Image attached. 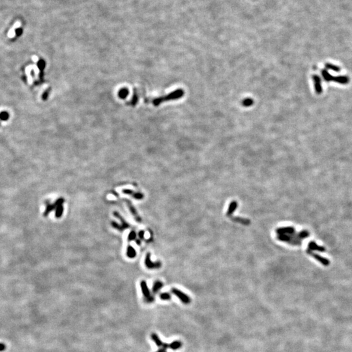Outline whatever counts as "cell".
I'll use <instances>...</instances> for the list:
<instances>
[{"label": "cell", "instance_id": "cell-1", "mask_svg": "<svg viewBox=\"0 0 352 352\" xmlns=\"http://www.w3.org/2000/svg\"><path fill=\"white\" fill-rule=\"evenodd\" d=\"M183 95H184V91H183V89H177V90L174 91L173 92H172L166 96H164L162 97H160V98H157L155 100H153V103H154L155 105H159L160 103L165 102V101L167 100H176L180 99L183 96Z\"/></svg>", "mask_w": 352, "mask_h": 352}, {"label": "cell", "instance_id": "cell-2", "mask_svg": "<svg viewBox=\"0 0 352 352\" xmlns=\"http://www.w3.org/2000/svg\"><path fill=\"white\" fill-rule=\"evenodd\" d=\"M172 292L180 299L181 301L183 303H185V304H189V303H190V299L189 298V297L181 291L176 289V288H173V289L172 290Z\"/></svg>", "mask_w": 352, "mask_h": 352}, {"label": "cell", "instance_id": "cell-3", "mask_svg": "<svg viewBox=\"0 0 352 352\" xmlns=\"http://www.w3.org/2000/svg\"><path fill=\"white\" fill-rule=\"evenodd\" d=\"M145 264L148 269H157L161 267V262H153L150 259V254L148 253L146 256L145 260Z\"/></svg>", "mask_w": 352, "mask_h": 352}, {"label": "cell", "instance_id": "cell-4", "mask_svg": "<svg viewBox=\"0 0 352 352\" xmlns=\"http://www.w3.org/2000/svg\"><path fill=\"white\" fill-rule=\"evenodd\" d=\"M63 202H64V199H63V198H59V199H58L57 201H55V203L54 204L48 205L47 209H46V212H45V215H46L48 213H50L51 211L53 210V209L57 207L58 205H62Z\"/></svg>", "mask_w": 352, "mask_h": 352}, {"label": "cell", "instance_id": "cell-5", "mask_svg": "<svg viewBox=\"0 0 352 352\" xmlns=\"http://www.w3.org/2000/svg\"><path fill=\"white\" fill-rule=\"evenodd\" d=\"M127 205H128V206H129V210L130 211V212H131V213H132V214H133V215L134 216V218H135V219L137 220L138 222H141V220H141V219L140 218L139 215H138V213H137V212H136V209H135V208H134V207L133 206V205L131 204V203H130V202L129 200H128V201H127Z\"/></svg>", "mask_w": 352, "mask_h": 352}, {"label": "cell", "instance_id": "cell-6", "mask_svg": "<svg viewBox=\"0 0 352 352\" xmlns=\"http://www.w3.org/2000/svg\"><path fill=\"white\" fill-rule=\"evenodd\" d=\"M237 205H238V204L235 201H231L229 205V208H228V210L227 211L226 215L228 216H230L232 214H233L234 212L235 211V209H237Z\"/></svg>", "mask_w": 352, "mask_h": 352}, {"label": "cell", "instance_id": "cell-7", "mask_svg": "<svg viewBox=\"0 0 352 352\" xmlns=\"http://www.w3.org/2000/svg\"><path fill=\"white\" fill-rule=\"evenodd\" d=\"M114 216L116 217V218H118V219H119V220H120L121 221V227H122V228H123V230H124L125 229H126V228H129L130 227V225H129V224L128 223H127V222L125 221V220L124 219H123L122 218V216H121L120 215H119L118 212H114Z\"/></svg>", "mask_w": 352, "mask_h": 352}, {"label": "cell", "instance_id": "cell-8", "mask_svg": "<svg viewBox=\"0 0 352 352\" xmlns=\"http://www.w3.org/2000/svg\"><path fill=\"white\" fill-rule=\"evenodd\" d=\"M127 256L130 258H134L136 256V252L132 246L129 245L127 249Z\"/></svg>", "mask_w": 352, "mask_h": 352}, {"label": "cell", "instance_id": "cell-9", "mask_svg": "<svg viewBox=\"0 0 352 352\" xmlns=\"http://www.w3.org/2000/svg\"><path fill=\"white\" fill-rule=\"evenodd\" d=\"M141 288H142V291H143V294L145 296L148 297V299H149V297H150V295H149V290L148 289L147 284H146V282L145 281H142L141 282Z\"/></svg>", "mask_w": 352, "mask_h": 352}, {"label": "cell", "instance_id": "cell-10", "mask_svg": "<svg viewBox=\"0 0 352 352\" xmlns=\"http://www.w3.org/2000/svg\"><path fill=\"white\" fill-rule=\"evenodd\" d=\"M63 207L62 205H59L58 206L56 207V211H55V216L57 217V218H60L61 216V215H63Z\"/></svg>", "mask_w": 352, "mask_h": 352}, {"label": "cell", "instance_id": "cell-11", "mask_svg": "<svg viewBox=\"0 0 352 352\" xmlns=\"http://www.w3.org/2000/svg\"><path fill=\"white\" fill-rule=\"evenodd\" d=\"M182 346V344L181 342L179 341H175L174 342H172V344H170L169 345V348H172V350H177L179 348H180Z\"/></svg>", "mask_w": 352, "mask_h": 352}, {"label": "cell", "instance_id": "cell-12", "mask_svg": "<svg viewBox=\"0 0 352 352\" xmlns=\"http://www.w3.org/2000/svg\"><path fill=\"white\" fill-rule=\"evenodd\" d=\"M163 284L161 282H160V281L155 282L154 285H153V292H155L156 293V292L158 291L160 289V288L163 287Z\"/></svg>", "mask_w": 352, "mask_h": 352}, {"label": "cell", "instance_id": "cell-13", "mask_svg": "<svg viewBox=\"0 0 352 352\" xmlns=\"http://www.w3.org/2000/svg\"><path fill=\"white\" fill-rule=\"evenodd\" d=\"M130 195L132 196L133 197H134V198H135V199H137V200H141V199H142V198H144V195L142 193H140V192H134L133 191V190L132 191V192H131Z\"/></svg>", "mask_w": 352, "mask_h": 352}, {"label": "cell", "instance_id": "cell-14", "mask_svg": "<svg viewBox=\"0 0 352 352\" xmlns=\"http://www.w3.org/2000/svg\"><path fill=\"white\" fill-rule=\"evenodd\" d=\"M136 232L134 231H130L129 235V237H128L129 241L134 240V239H136Z\"/></svg>", "mask_w": 352, "mask_h": 352}, {"label": "cell", "instance_id": "cell-15", "mask_svg": "<svg viewBox=\"0 0 352 352\" xmlns=\"http://www.w3.org/2000/svg\"><path fill=\"white\" fill-rule=\"evenodd\" d=\"M160 298L163 300H168L171 298V295L168 293H163L160 294Z\"/></svg>", "mask_w": 352, "mask_h": 352}, {"label": "cell", "instance_id": "cell-16", "mask_svg": "<svg viewBox=\"0 0 352 352\" xmlns=\"http://www.w3.org/2000/svg\"><path fill=\"white\" fill-rule=\"evenodd\" d=\"M234 220H235V221L239 222H241L242 224H249L250 223L249 222H250L249 220H246V219H243L237 218V219H235Z\"/></svg>", "mask_w": 352, "mask_h": 352}, {"label": "cell", "instance_id": "cell-17", "mask_svg": "<svg viewBox=\"0 0 352 352\" xmlns=\"http://www.w3.org/2000/svg\"><path fill=\"white\" fill-rule=\"evenodd\" d=\"M153 340H155L157 345L159 346L162 345V342H161V341L159 340V339L158 338V337H157V336L156 335H153Z\"/></svg>", "mask_w": 352, "mask_h": 352}, {"label": "cell", "instance_id": "cell-18", "mask_svg": "<svg viewBox=\"0 0 352 352\" xmlns=\"http://www.w3.org/2000/svg\"><path fill=\"white\" fill-rule=\"evenodd\" d=\"M144 234H145V232L144 231H140L139 232V234H138V236H139V237L140 239H143L144 237Z\"/></svg>", "mask_w": 352, "mask_h": 352}, {"label": "cell", "instance_id": "cell-19", "mask_svg": "<svg viewBox=\"0 0 352 352\" xmlns=\"http://www.w3.org/2000/svg\"><path fill=\"white\" fill-rule=\"evenodd\" d=\"M5 350V344L0 343V351H4Z\"/></svg>", "mask_w": 352, "mask_h": 352}, {"label": "cell", "instance_id": "cell-20", "mask_svg": "<svg viewBox=\"0 0 352 352\" xmlns=\"http://www.w3.org/2000/svg\"><path fill=\"white\" fill-rule=\"evenodd\" d=\"M158 352H166V351H165V350H159Z\"/></svg>", "mask_w": 352, "mask_h": 352}]
</instances>
